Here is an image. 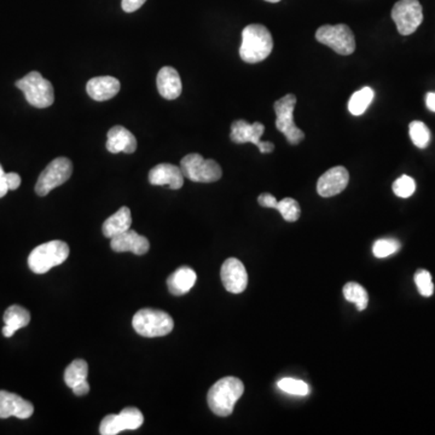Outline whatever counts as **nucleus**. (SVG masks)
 <instances>
[{
	"label": "nucleus",
	"mask_w": 435,
	"mask_h": 435,
	"mask_svg": "<svg viewBox=\"0 0 435 435\" xmlns=\"http://www.w3.org/2000/svg\"><path fill=\"white\" fill-rule=\"evenodd\" d=\"M243 392L244 385L239 378L232 376L222 378L210 387L207 395L208 407L217 416H230L238 399L242 397Z\"/></svg>",
	"instance_id": "f257e3e1"
},
{
	"label": "nucleus",
	"mask_w": 435,
	"mask_h": 435,
	"mask_svg": "<svg viewBox=\"0 0 435 435\" xmlns=\"http://www.w3.org/2000/svg\"><path fill=\"white\" fill-rule=\"evenodd\" d=\"M273 49L270 30L263 25H249L243 29L239 57L246 63H259L266 60Z\"/></svg>",
	"instance_id": "f03ea898"
},
{
	"label": "nucleus",
	"mask_w": 435,
	"mask_h": 435,
	"mask_svg": "<svg viewBox=\"0 0 435 435\" xmlns=\"http://www.w3.org/2000/svg\"><path fill=\"white\" fill-rule=\"evenodd\" d=\"M69 255V247L63 241H50L34 248L28 256V266L32 272L43 275L52 267L66 261Z\"/></svg>",
	"instance_id": "7ed1b4c3"
},
{
	"label": "nucleus",
	"mask_w": 435,
	"mask_h": 435,
	"mask_svg": "<svg viewBox=\"0 0 435 435\" xmlns=\"http://www.w3.org/2000/svg\"><path fill=\"white\" fill-rule=\"evenodd\" d=\"M132 325L137 334L142 337H160L172 332L174 322L167 312L154 308H143L133 316Z\"/></svg>",
	"instance_id": "20e7f679"
},
{
	"label": "nucleus",
	"mask_w": 435,
	"mask_h": 435,
	"mask_svg": "<svg viewBox=\"0 0 435 435\" xmlns=\"http://www.w3.org/2000/svg\"><path fill=\"white\" fill-rule=\"evenodd\" d=\"M16 87L23 92L26 101L33 107L44 109L54 104V86L38 72H30L20 79L16 81Z\"/></svg>",
	"instance_id": "39448f33"
},
{
	"label": "nucleus",
	"mask_w": 435,
	"mask_h": 435,
	"mask_svg": "<svg viewBox=\"0 0 435 435\" xmlns=\"http://www.w3.org/2000/svg\"><path fill=\"white\" fill-rule=\"evenodd\" d=\"M296 97L292 94L284 96L282 98L276 101V128L282 132L288 143L298 145L305 140V133L301 131L294 123V109H295Z\"/></svg>",
	"instance_id": "423d86ee"
},
{
	"label": "nucleus",
	"mask_w": 435,
	"mask_h": 435,
	"mask_svg": "<svg viewBox=\"0 0 435 435\" xmlns=\"http://www.w3.org/2000/svg\"><path fill=\"white\" fill-rule=\"evenodd\" d=\"M184 178L195 183H214L222 176V167L214 160H205L200 154H189L181 161Z\"/></svg>",
	"instance_id": "0eeeda50"
},
{
	"label": "nucleus",
	"mask_w": 435,
	"mask_h": 435,
	"mask_svg": "<svg viewBox=\"0 0 435 435\" xmlns=\"http://www.w3.org/2000/svg\"><path fill=\"white\" fill-rule=\"evenodd\" d=\"M316 39L320 44L333 49L337 54L349 56L356 50V38L349 26H322L317 29Z\"/></svg>",
	"instance_id": "6e6552de"
},
{
	"label": "nucleus",
	"mask_w": 435,
	"mask_h": 435,
	"mask_svg": "<svg viewBox=\"0 0 435 435\" xmlns=\"http://www.w3.org/2000/svg\"><path fill=\"white\" fill-rule=\"evenodd\" d=\"M73 173V164L67 157H57L51 161L41 172L35 184V193L39 196H46L57 186L64 184Z\"/></svg>",
	"instance_id": "1a4fd4ad"
},
{
	"label": "nucleus",
	"mask_w": 435,
	"mask_h": 435,
	"mask_svg": "<svg viewBox=\"0 0 435 435\" xmlns=\"http://www.w3.org/2000/svg\"><path fill=\"white\" fill-rule=\"evenodd\" d=\"M392 18L399 33L410 35L422 23V5L419 0H399L392 9Z\"/></svg>",
	"instance_id": "9d476101"
},
{
	"label": "nucleus",
	"mask_w": 435,
	"mask_h": 435,
	"mask_svg": "<svg viewBox=\"0 0 435 435\" xmlns=\"http://www.w3.org/2000/svg\"><path fill=\"white\" fill-rule=\"evenodd\" d=\"M264 132L265 126L263 123H249L246 120H237L231 125L230 138L236 144H255L260 152L269 154L275 150V145L271 142H261Z\"/></svg>",
	"instance_id": "9b49d317"
},
{
	"label": "nucleus",
	"mask_w": 435,
	"mask_h": 435,
	"mask_svg": "<svg viewBox=\"0 0 435 435\" xmlns=\"http://www.w3.org/2000/svg\"><path fill=\"white\" fill-rule=\"evenodd\" d=\"M220 277L226 290L232 294H241L248 286L246 267L236 258L227 259L222 264Z\"/></svg>",
	"instance_id": "f8f14e48"
},
{
	"label": "nucleus",
	"mask_w": 435,
	"mask_h": 435,
	"mask_svg": "<svg viewBox=\"0 0 435 435\" xmlns=\"http://www.w3.org/2000/svg\"><path fill=\"white\" fill-rule=\"evenodd\" d=\"M349 181V171L344 166H337L320 176L317 181V193L322 198H333L346 189Z\"/></svg>",
	"instance_id": "ddd939ff"
},
{
	"label": "nucleus",
	"mask_w": 435,
	"mask_h": 435,
	"mask_svg": "<svg viewBox=\"0 0 435 435\" xmlns=\"http://www.w3.org/2000/svg\"><path fill=\"white\" fill-rule=\"evenodd\" d=\"M32 402L6 390H0V419L15 416L17 419H27L33 415Z\"/></svg>",
	"instance_id": "4468645a"
},
{
	"label": "nucleus",
	"mask_w": 435,
	"mask_h": 435,
	"mask_svg": "<svg viewBox=\"0 0 435 435\" xmlns=\"http://www.w3.org/2000/svg\"><path fill=\"white\" fill-rule=\"evenodd\" d=\"M111 249L116 253L132 252L136 255H144L148 253L150 243L144 236L130 229L111 238Z\"/></svg>",
	"instance_id": "2eb2a0df"
},
{
	"label": "nucleus",
	"mask_w": 435,
	"mask_h": 435,
	"mask_svg": "<svg viewBox=\"0 0 435 435\" xmlns=\"http://www.w3.org/2000/svg\"><path fill=\"white\" fill-rule=\"evenodd\" d=\"M149 183L152 185H169L171 189L178 190L184 185V174L178 166L160 164L149 172Z\"/></svg>",
	"instance_id": "dca6fc26"
},
{
	"label": "nucleus",
	"mask_w": 435,
	"mask_h": 435,
	"mask_svg": "<svg viewBox=\"0 0 435 435\" xmlns=\"http://www.w3.org/2000/svg\"><path fill=\"white\" fill-rule=\"evenodd\" d=\"M107 149L111 154H133L137 150L136 137L128 128L114 126L108 132Z\"/></svg>",
	"instance_id": "f3484780"
},
{
	"label": "nucleus",
	"mask_w": 435,
	"mask_h": 435,
	"mask_svg": "<svg viewBox=\"0 0 435 435\" xmlns=\"http://www.w3.org/2000/svg\"><path fill=\"white\" fill-rule=\"evenodd\" d=\"M120 81L113 77H97L87 82L86 91L91 98L97 102H104L119 94Z\"/></svg>",
	"instance_id": "a211bd4d"
},
{
	"label": "nucleus",
	"mask_w": 435,
	"mask_h": 435,
	"mask_svg": "<svg viewBox=\"0 0 435 435\" xmlns=\"http://www.w3.org/2000/svg\"><path fill=\"white\" fill-rule=\"evenodd\" d=\"M157 90L164 99L173 101L181 96V77L177 70L172 67H164L161 68L157 74Z\"/></svg>",
	"instance_id": "6ab92c4d"
},
{
	"label": "nucleus",
	"mask_w": 435,
	"mask_h": 435,
	"mask_svg": "<svg viewBox=\"0 0 435 435\" xmlns=\"http://www.w3.org/2000/svg\"><path fill=\"white\" fill-rule=\"evenodd\" d=\"M196 272L189 266H181L173 272L167 279V287L173 295H184L193 289L196 283Z\"/></svg>",
	"instance_id": "aec40b11"
},
{
	"label": "nucleus",
	"mask_w": 435,
	"mask_h": 435,
	"mask_svg": "<svg viewBox=\"0 0 435 435\" xmlns=\"http://www.w3.org/2000/svg\"><path fill=\"white\" fill-rule=\"evenodd\" d=\"M30 322V313L28 310L22 307L20 305H13L5 311L4 328L3 335L5 337H11L17 330L25 328Z\"/></svg>",
	"instance_id": "412c9836"
},
{
	"label": "nucleus",
	"mask_w": 435,
	"mask_h": 435,
	"mask_svg": "<svg viewBox=\"0 0 435 435\" xmlns=\"http://www.w3.org/2000/svg\"><path fill=\"white\" fill-rule=\"evenodd\" d=\"M131 225V210L128 207H121L116 213L111 215L106 222H103V235L106 237H115L118 235L130 230Z\"/></svg>",
	"instance_id": "4be33fe9"
},
{
	"label": "nucleus",
	"mask_w": 435,
	"mask_h": 435,
	"mask_svg": "<svg viewBox=\"0 0 435 435\" xmlns=\"http://www.w3.org/2000/svg\"><path fill=\"white\" fill-rule=\"evenodd\" d=\"M375 97V92L370 87H363L361 90L354 92L349 102V111L352 115H363Z\"/></svg>",
	"instance_id": "5701e85b"
},
{
	"label": "nucleus",
	"mask_w": 435,
	"mask_h": 435,
	"mask_svg": "<svg viewBox=\"0 0 435 435\" xmlns=\"http://www.w3.org/2000/svg\"><path fill=\"white\" fill-rule=\"evenodd\" d=\"M87 374H89V366L86 361L75 359L64 371V382L67 386L73 390L79 383L86 381Z\"/></svg>",
	"instance_id": "b1692460"
},
{
	"label": "nucleus",
	"mask_w": 435,
	"mask_h": 435,
	"mask_svg": "<svg viewBox=\"0 0 435 435\" xmlns=\"http://www.w3.org/2000/svg\"><path fill=\"white\" fill-rule=\"evenodd\" d=\"M344 296L349 303L356 304L358 311H364L369 304V295L361 284L349 282L344 287Z\"/></svg>",
	"instance_id": "393cba45"
},
{
	"label": "nucleus",
	"mask_w": 435,
	"mask_h": 435,
	"mask_svg": "<svg viewBox=\"0 0 435 435\" xmlns=\"http://www.w3.org/2000/svg\"><path fill=\"white\" fill-rule=\"evenodd\" d=\"M409 135L412 143L419 149L427 148L431 142V131L422 121H412L409 126Z\"/></svg>",
	"instance_id": "a878e982"
},
{
	"label": "nucleus",
	"mask_w": 435,
	"mask_h": 435,
	"mask_svg": "<svg viewBox=\"0 0 435 435\" xmlns=\"http://www.w3.org/2000/svg\"><path fill=\"white\" fill-rule=\"evenodd\" d=\"M123 431H135L143 424L144 416L137 407H126L119 414Z\"/></svg>",
	"instance_id": "bb28decb"
},
{
	"label": "nucleus",
	"mask_w": 435,
	"mask_h": 435,
	"mask_svg": "<svg viewBox=\"0 0 435 435\" xmlns=\"http://www.w3.org/2000/svg\"><path fill=\"white\" fill-rule=\"evenodd\" d=\"M276 210H278L286 222H296L301 214L299 203L292 198L281 200L276 205Z\"/></svg>",
	"instance_id": "cd10ccee"
},
{
	"label": "nucleus",
	"mask_w": 435,
	"mask_h": 435,
	"mask_svg": "<svg viewBox=\"0 0 435 435\" xmlns=\"http://www.w3.org/2000/svg\"><path fill=\"white\" fill-rule=\"evenodd\" d=\"M277 385H278L279 390H283L284 393H288V395L305 397L310 393V386L306 382L301 381V380L290 378H282Z\"/></svg>",
	"instance_id": "c85d7f7f"
},
{
	"label": "nucleus",
	"mask_w": 435,
	"mask_h": 435,
	"mask_svg": "<svg viewBox=\"0 0 435 435\" xmlns=\"http://www.w3.org/2000/svg\"><path fill=\"white\" fill-rule=\"evenodd\" d=\"M400 249V242L395 238H382L374 243L373 253L376 258H387Z\"/></svg>",
	"instance_id": "c756f323"
},
{
	"label": "nucleus",
	"mask_w": 435,
	"mask_h": 435,
	"mask_svg": "<svg viewBox=\"0 0 435 435\" xmlns=\"http://www.w3.org/2000/svg\"><path fill=\"white\" fill-rule=\"evenodd\" d=\"M393 193L398 198H407L414 195L416 191V183L409 176H402L393 183Z\"/></svg>",
	"instance_id": "7c9ffc66"
},
{
	"label": "nucleus",
	"mask_w": 435,
	"mask_h": 435,
	"mask_svg": "<svg viewBox=\"0 0 435 435\" xmlns=\"http://www.w3.org/2000/svg\"><path fill=\"white\" fill-rule=\"evenodd\" d=\"M415 283L419 294L424 298H429L434 293V284L431 281V275L427 270H419L415 273Z\"/></svg>",
	"instance_id": "2f4dec72"
},
{
	"label": "nucleus",
	"mask_w": 435,
	"mask_h": 435,
	"mask_svg": "<svg viewBox=\"0 0 435 435\" xmlns=\"http://www.w3.org/2000/svg\"><path fill=\"white\" fill-rule=\"evenodd\" d=\"M123 431V424L119 415L106 416L99 426V433L102 435H116Z\"/></svg>",
	"instance_id": "473e14b6"
},
{
	"label": "nucleus",
	"mask_w": 435,
	"mask_h": 435,
	"mask_svg": "<svg viewBox=\"0 0 435 435\" xmlns=\"http://www.w3.org/2000/svg\"><path fill=\"white\" fill-rule=\"evenodd\" d=\"M145 1L147 0H123L121 1V6H123V10L125 13H135L138 9L143 6Z\"/></svg>",
	"instance_id": "72a5a7b5"
},
{
	"label": "nucleus",
	"mask_w": 435,
	"mask_h": 435,
	"mask_svg": "<svg viewBox=\"0 0 435 435\" xmlns=\"http://www.w3.org/2000/svg\"><path fill=\"white\" fill-rule=\"evenodd\" d=\"M259 205L265 208H275L278 201L271 193H261L258 198Z\"/></svg>",
	"instance_id": "f704fd0d"
},
{
	"label": "nucleus",
	"mask_w": 435,
	"mask_h": 435,
	"mask_svg": "<svg viewBox=\"0 0 435 435\" xmlns=\"http://www.w3.org/2000/svg\"><path fill=\"white\" fill-rule=\"evenodd\" d=\"M6 185L9 190L18 189L21 185L20 174L13 172L6 173Z\"/></svg>",
	"instance_id": "c9c22d12"
},
{
	"label": "nucleus",
	"mask_w": 435,
	"mask_h": 435,
	"mask_svg": "<svg viewBox=\"0 0 435 435\" xmlns=\"http://www.w3.org/2000/svg\"><path fill=\"white\" fill-rule=\"evenodd\" d=\"M9 188L6 185V173L4 172V169L0 164V198H4L5 195L8 193Z\"/></svg>",
	"instance_id": "e433bc0d"
},
{
	"label": "nucleus",
	"mask_w": 435,
	"mask_h": 435,
	"mask_svg": "<svg viewBox=\"0 0 435 435\" xmlns=\"http://www.w3.org/2000/svg\"><path fill=\"white\" fill-rule=\"evenodd\" d=\"M73 392H74L75 395H78V397H82V395H86L89 392H90V385L87 383V381L81 382V383H79L78 386H75L73 388Z\"/></svg>",
	"instance_id": "4c0bfd02"
},
{
	"label": "nucleus",
	"mask_w": 435,
	"mask_h": 435,
	"mask_svg": "<svg viewBox=\"0 0 435 435\" xmlns=\"http://www.w3.org/2000/svg\"><path fill=\"white\" fill-rule=\"evenodd\" d=\"M426 104H427L428 109L435 113V92H429L426 96Z\"/></svg>",
	"instance_id": "58836bf2"
},
{
	"label": "nucleus",
	"mask_w": 435,
	"mask_h": 435,
	"mask_svg": "<svg viewBox=\"0 0 435 435\" xmlns=\"http://www.w3.org/2000/svg\"><path fill=\"white\" fill-rule=\"evenodd\" d=\"M265 1H269V3H278L281 0H265Z\"/></svg>",
	"instance_id": "ea45409f"
}]
</instances>
